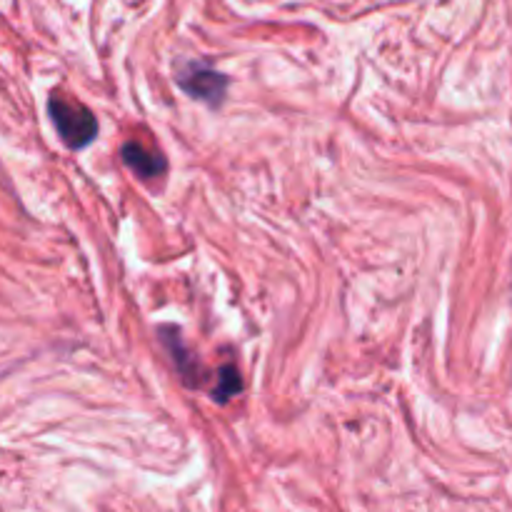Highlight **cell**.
<instances>
[{
  "instance_id": "4",
  "label": "cell",
  "mask_w": 512,
  "mask_h": 512,
  "mask_svg": "<svg viewBox=\"0 0 512 512\" xmlns=\"http://www.w3.org/2000/svg\"><path fill=\"white\" fill-rule=\"evenodd\" d=\"M123 160L130 165V168L135 170V173L140 175V178H160V175L165 173V158L160 153H155V150L145 148V145L135 143V140H130V143L123 145Z\"/></svg>"
},
{
  "instance_id": "3",
  "label": "cell",
  "mask_w": 512,
  "mask_h": 512,
  "mask_svg": "<svg viewBox=\"0 0 512 512\" xmlns=\"http://www.w3.org/2000/svg\"><path fill=\"white\" fill-rule=\"evenodd\" d=\"M160 335H163V345L168 348V353H170V358H173V365L178 368V373L183 375L188 383L200 385V380H203V370H200L198 360L190 358L188 348H185L183 340H180V330L178 328H160Z\"/></svg>"
},
{
  "instance_id": "1",
  "label": "cell",
  "mask_w": 512,
  "mask_h": 512,
  "mask_svg": "<svg viewBox=\"0 0 512 512\" xmlns=\"http://www.w3.org/2000/svg\"><path fill=\"white\" fill-rule=\"evenodd\" d=\"M48 110L55 123V130H58V135L68 148H85L98 135V120L80 100L68 98L63 93H53L50 95Z\"/></svg>"
},
{
  "instance_id": "5",
  "label": "cell",
  "mask_w": 512,
  "mask_h": 512,
  "mask_svg": "<svg viewBox=\"0 0 512 512\" xmlns=\"http://www.w3.org/2000/svg\"><path fill=\"white\" fill-rule=\"evenodd\" d=\"M240 390H243V380H240V373L235 370V365H225V368H220L218 385H215L213 390V400H218V403H228V400L235 398Z\"/></svg>"
},
{
  "instance_id": "2",
  "label": "cell",
  "mask_w": 512,
  "mask_h": 512,
  "mask_svg": "<svg viewBox=\"0 0 512 512\" xmlns=\"http://www.w3.org/2000/svg\"><path fill=\"white\" fill-rule=\"evenodd\" d=\"M175 80H178L183 93L208 105H220L225 93H228V78L220 70H215L213 65L200 63V60L180 63L178 70H175Z\"/></svg>"
}]
</instances>
